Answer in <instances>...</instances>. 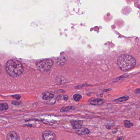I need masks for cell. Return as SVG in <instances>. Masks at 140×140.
<instances>
[{
  "instance_id": "277c9868",
  "label": "cell",
  "mask_w": 140,
  "mask_h": 140,
  "mask_svg": "<svg viewBox=\"0 0 140 140\" xmlns=\"http://www.w3.org/2000/svg\"><path fill=\"white\" fill-rule=\"evenodd\" d=\"M42 137L43 140H55L56 135L54 132L49 130L43 132Z\"/></svg>"
},
{
  "instance_id": "9a60e30c",
  "label": "cell",
  "mask_w": 140,
  "mask_h": 140,
  "mask_svg": "<svg viewBox=\"0 0 140 140\" xmlns=\"http://www.w3.org/2000/svg\"><path fill=\"white\" fill-rule=\"evenodd\" d=\"M124 122L125 124L129 125H130L131 126H133V125H134V124L133 123H131V122L129 121H126H126H124Z\"/></svg>"
},
{
  "instance_id": "7402d4cb",
  "label": "cell",
  "mask_w": 140,
  "mask_h": 140,
  "mask_svg": "<svg viewBox=\"0 0 140 140\" xmlns=\"http://www.w3.org/2000/svg\"><path fill=\"white\" fill-rule=\"evenodd\" d=\"M117 140H124V139L122 137H119L117 138Z\"/></svg>"
},
{
  "instance_id": "7a4b0ae2",
  "label": "cell",
  "mask_w": 140,
  "mask_h": 140,
  "mask_svg": "<svg viewBox=\"0 0 140 140\" xmlns=\"http://www.w3.org/2000/svg\"><path fill=\"white\" fill-rule=\"evenodd\" d=\"M117 64L119 69L122 71H128L134 68L136 66V60L131 55H122L118 58Z\"/></svg>"
},
{
  "instance_id": "8fae6325",
  "label": "cell",
  "mask_w": 140,
  "mask_h": 140,
  "mask_svg": "<svg viewBox=\"0 0 140 140\" xmlns=\"http://www.w3.org/2000/svg\"><path fill=\"white\" fill-rule=\"evenodd\" d=\"M74 109H75V107L73 106H66V107H63L61 108V111L62 112H67L71 110H74Z\"/></svg>"
},
{
  "instance_id": "8992f818",
  "label": "cell",
  "mask_w": 140,
  "mask_h": 140,
  "mask_svg": "<svg viewBox=\"0 0 140 140\" xmlns=\"http://www.w3.org/2000/svg\"><path fill=\"white\" fill-rule=\"evenodd\" d=\"M71 123L74 129L78 130L82 127L83 122L81 121H73L71 122Z\"/></svg>"
},
{
  "instance_id": "e0dca14e",
  "label": "cell",
  "mask_w": 140,
  "mask_h": 140,
  "mask_svg": "<svg viewBox=\"0 0 140 140\" xmlns=\"http://www.w3.org/2000/svg\"><path fill=\"white\" fill-rule=\"evenodd\" d=\"M63 98L64 100H67L68 99V96L66 95H64V96H63Z\"/></svg>"
},
{
  "instance_id": "3957f363",
  "label": "cell",
  "mask_w": 140,
  "mask_h": 140,
  "mask_svg": "<svg viewBox=\"0 0 140 140\" xmlns=\"http://www.w3.org/2000/svg\"><path fill=\"white\" fill-rule=\"evenodd\" d=\"M53 64L52 60L47 59L42 60L37 63V66L41 71L46 72L49 71L52 69Z\"/></svg>"
},
{
  "instance_id": "30bf717a",
  "label": "cell",
  "mask_w": 140,
  "mask_h": 140,
  "mask_svg": "<svg viewBox=\"0 0 140 140\" xmlns=\"http://www.w3.org/2000/svg\"><path fill=\"white\" fill-rule=\"evenodd\" d=\"M66 58L64 57H60L58 58L56 61L57 64L59 65H63L66 63Z\"/></svg>"
},
{
  "instance_id": "ac0fdd59",
  "label": "cell",
  "mask_w": 140,
  "mask_h": 140,
  "mask_svg": "<svg viewBox=\"0 0 140 140\" xmlns=\"http://www.w3.org/2000/svg\"><path fill=\"white\" fill-rule=\"evenodd\" d=\"M13 97H14V98H16L17 100H19L20 99V98H21V97L19 96V95H15V96H14Z\"/></svg>"
},
{
  "instance_id": "6da1fadb",
  "label": "cell",
  "mask_w": 140,
  "mask_h": 140,
  "mask_svg": "<svg viewBox=\"0 0 140 140\" xmlns=\"http://www.w3.org/2000/svg\"><path fill=\"white\" fill-rule=\"evenodd\" d=\"M5 69L8 75L13 78L20 76L23 71L22 63L15 60H10L8 61L5 65Z\"/></svg>"
},
{
  "instance_id": "2e32d148",
  "label": "cell",
  "mask_w": 140,
  "mask_h": 140,
  "mask_svg": "<svg viewBox=\"0 0 140 140\" xmlns=\"http://www.w3.org/2000/svg\"><path fill=\"white\" fill-rule=\"evenodd\" d=\"M12 104L14 105H19L20 104V102L18 101H13L12 102Z\"/></svg>"
},
{
  "instance_id": "7c38bea8",
  "label": "cell",
  "mask_w": 140,
  "mask_h": 140,
  "mask_svg": "<svg viewBox=\"0 0 140 140\" xmlns=\"http://www.w3.org/2000/svg\"><path fill=\"white\" fill-rule=\"evenodd\" d=\"M129 97L127 96H124L122 97L119 98L118 99H116L114 100V101L115 102H118V103H119V102H125L127 101L129 99Z\"/></svg>"
},
{
  "instance_id": "ffe728a7",
  "label": "cell",
  "mask_w": 140,
  "mask_h": 140,
  "mask_svg": "<svg viewBox=\"0 0 140 140\" xmlns=\"http://www.w3.org/2000/svg\"><path fill=\"white\" fill-rule=\"evenodd\" d=\"M124 126L126 127H128V128H129V127H131V126H130V125H129L125 124H124Z\"/></svg>"
},
{
  "instance_id": "5bb4252c",
  "label": "cell",
  "mask_w": 140,
  "mask_h": 140,
  "mask_svg": "<svg viewBox=\"0 0 140 140\" xmlns=\"http://www.w3.org/2000/svg\"><path fill=\"white\" fill-rule=\"evenodd\" d=\"M81 98H82L81 95L78 94H75L73 96V98H74V100L77 102L79 101Z\"/></svg>"
},
{
  "instance_id": "9c48e42d",
  "label": "cell",
  "mask_w": 140,
  "mask_h": 140,
  "mask_svg": "<svg viewBox=\"0 0 140 140\" xmlns=\"http://www.w3.org/2000/svg\"><path fill=\"white\" fill-rule=\"evenodd\" d=\"M77 132L78 134L82 135L88 134L90 133V132L89 130L88 129H87V128H82L81 127L80 129H78L77 131Z\"/></svg>"
},
{
  "instance_id": "52a82bcc",
  "label": "cell",
  "mask_w": 140,
  "mask_h": 140,
  "mask_svg": "<svg viewBox=\"0 0 140 140\" xmlns=\"http://www.w3.org/2000/svg\"><path fill=\"white\" fill-rule=\"evenodd\" d=\"M54 97V94L49 92H46L43 94L42 98L44 100H52Z\"/></svg>"
},
{
  "instance_id": "5b68a950",
  "label": "cell",
  "mask_w": 140,
  "mask_h": 140,
  "mask_svg": "<svg viewBox=\"0 0 140 140\" xmlns=\"http://www.w3.org/2000/svg\"><path fill=\"white\" fill-rule=\"evenodd\" d=\"M7 140H20L19 136L16 132L12 131L9 133L7 136Z\"/></svg>"
},
{
  "instance_id": "4fadbf2b",
  "label": "cell",
  "mask_w": 140,
  "mask_h": 140,
  "mask_svg": "<svg viewBox=\"0 0 140 140\" xmlns=\"http://www.w3.org/2000/svg\"><path fill=\"white\" fill-rule=\"evenodd\" d=\"M8 108V106L7 103H2L0 104V111L6 110Z\"/></svg>"
},
{
  "instance_id": "44dd1931",
  "label": "cell",
  "mask_w": 140,
  "mask_h": 140,
  "mask_svg": "<svg viewBox=\"0 0 140 140\" xmlns=\"http://www.w3.org/2000/svg\"><path fill=\"white\" fill-rule=\"evenodd\" d=\"M1 72H2V66L0 64V74H1Z\"/></svg>"
},
{
  "instance_id": "d6986e66",
  "label": "cell",
  "mask_w": 140,
  "mask_h": 140,
  "mask_svg": "<svg viewBox=\"0 0 140 140\" xmlns=\"http://www.w3.org/2000/svg\"><path fill=\"white\" fill-rule=\"evenodd\" d=\"M135 92L136 93H140V89H136L135 91Z\"/></svg>"
},
{
  "instance_id": "ba28073f",
  "label": "cell",
  "mask_w": 140,
  "mask_h": 140,
  "mask_svg": "<svg viewBox=\"0 0 140 140\" xmlns=\"http://www.w3.org/2000/svg\"><path fill=\"white\" fill-rule=\"evenodd\" d=\"M104 100L102 99H95L90 101V104L94 105H101L104 103Z\"/></svg>"
}]
</instances>
